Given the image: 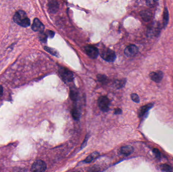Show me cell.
I'll return each mask as SVG.
<instances>
[{
    "instance_id": "6da1fadb",
    "label": "cell",
    "mask_w": 173,
    "mask_h": 172,
    "mask_svg": "<svg viewBox=\"0 0 173 172\" xmlns=\"http://www.w3.org/2000/svg\"><path fill=\"white\" fill-rule=\"evenodd\" d=\"M13 19L16 23L22 27H29L30 25V19L27 17L26 12L23 10H19L16 12Z\"/></svg>"
},
{
    "instance_id": "7a4b0ae2",
    "label": "cell",
    "mask_w": 173,
    "mask_h": 172,
    "mask_svg": "<svg viewBox=\"0 0 173 172\" xmlns=\"http://www.w3.org/2000/svg\"><path fill=\"white\" fill-rule=\"evenodd\" d=\"M161 25L158 22H154L148 28L147 34L149 37L157 36L161 32Z\"/></svg>"
},
{
    "instance_id": "3957f363",
    "label": "cell",
    "mask_w": 173,
    "mask_h": 172,
    "mask_svg": "<svg viewBox=\"0 0 173 172\" xmlns=\"http://www.w3.org/2000/svg\"><path fill=\"white\" fill-rule=\"evenodd\" d=\"M102 58L106 61L112 62L115 61L116 59V55L115 52L111 49H104L101 51L100 54Z\"/></svg>"
},
{
    "instance_id": "277c9868",
    "label": "cell",
    "mask_w": 173,
    "mask_h": 172,
    "mask_svg": "<svg viewBox=\"0 0 173 172\" xmlns=\"http://www.w3.org/2000/svg\"><path fill=\"white\" fill-rule=\"evenodd\" d=\"M60 75L62 78V79L65 82L69 83L73 80V74L70 71L64 67H61L59 70Z\"/></svg>"
},
{
    "instance_id": "5b68a950",
    "label": "cell",
    "mask_w": 173,
    "mask_h": 172,
    "mask_svg": "<svg viewBox=\"0 0 173 172\" xmlns=\"http://www.w3.org/2000/svg\"><path fill=\"white\" fill-rule=\"evenodd\" d=\"M47 169V165L43 160H37L33 164L31 167V171L36 172H45Z\"/></svg>"
},
{
    "instance_id": "8992f818",
    "label": "cell",
    "mask_w": 173,
    "mask_h": 172,
    "mask_svg": "<svg viewBox=\"0 0 173 172\" xmlns=\"http://www.w3.org/2000/svg\"><path fill=\"white\" fill-rule=\"evenodd\" d=\"M110 102L106 96H101L98 99V106L100 110L103 112H108L109 110Z\"/></svg>"
},
{
    "instance_id": "52a82bcc",
    "label": "cell",
    "mask_w": 173,
    "mask_h": 172,
    "mask_svg": "<svg viewBox=\"0 0 173 172\" xmlns=\"http://www.w3.org/2000/svg\"><path fill=\"white\" fill-rule=\"evenodd\" d=\"M138 52V48L135 45H129L125 49V54L128 57H133Z\"/></svg>"
},
{
    "instance_id": "ba28073f",
    "label": "cell",
    "mask_w": 173,
    "mask_h": 172,
    "mask_svg": "<svg viewBox=\"0 0 173 172\" xmlns=\"http://www.w3.org/2000/svg\"><path fill=\"white\" fill-rule=\"evenodd\" d=\"M85 51L86 54L91 58L95 59L98 57L99 55V51L97 48L92 46H86Z\"/></svg>"
},
{
    "instance_id": "9c48e42d",
    "label": "cell",
    "mask_w": 173,
    "mask_h": 172,
    "mask_svg": "<svg viewBox=\"0 0 173 172\" xmlns=\"http://www.w3.org/2000/svg\"><path fill=\"white\" fill-rule=\"evenodd\" d=\"M31 28L34 32H43L45 29V26L39 19L35 18L33 22Z\"/></svg>"
},
{
    "instance_id": "30bf717a",
    "label": "cell",
    "mask_w": 173,
    "mask_h": 172,
    "mask_svg": "<svg viewBox=\"0 0 173 172\" xmlns=\"http://www.w3.org/2000/svg\"><path fill=\"white\" fill-rule=\"evenodd\" d=\"M149 76L152 80L155 83H158L161 81L164 76V74L163 72L161 71H157L156 72H151L150 74H149Z\"/></svg>"
},
{
    "instance_id": "8fae6325",
    "label": "cell",
    "mask_w": 173,
    "mask_h": 172,
    "mask_svg": "<svg viewBox=\"0 0 173 172\" xmlns=\"http://www.w3.org/2000/svg\"><path fill=\"white\" fill-rule=\"evenodd\" d=\"M48 9L51 13H56L59 9V4L56 0H50L48 3Z\"/></svg>"
},
{
    "instance_id": "7c38bea8",
    "label": "cell",
    "mask_w": 173,
    "mask_h": 172,
    "mask_svg": "<svg viewBox=\"0 0 173 172\" xmlns=\"http://www.w3.org/2000/svg\"><path fill=\"white\" fill-rule=\"evenodd\" d=\"M140 16L142 17V19L146 22L150 21L152 18V13L150 11L143 10L140 12Z\"/></svg>"
},
{
    "instance_id": "4fadbf2b",
    "label": "cell",
    "mask_w": 173,
    "mask_h": 172,
    "mask_svg": "<svg viewBox=\"0 0 173 172\" xmlns=\"http://www.w3.org/2000/svg\"><path fill=\"white\" fill-rule=\"evenodd\" d=\"M133 151H134V148L130 145H127L122 147L121 150V153L125 156H129L133 153Z\"/></svg>"
},
{
    "instance_id": "5bb4252c",
    "label": "cell",
    "mask_w": 173,
    "mask_h": 172,
    "mask_svg": "<svg viewBox=\"0 0 173 172\" xmlns=\"http://www.w3.org/2000/svg\"><path fill=\"white\" fill-rule=\"evenodd\" d=\"M152 106H153L152 104H148V105H146V106L141 107L139 111V117H141L143 116L152 107Z\"/></svg>"
},
{
    "instance_id": "9a60e30c",
    "label": "cell",
    "mask_w": 173,
    "mask_h": 172,
    "mask_svg": "<svg viewBox=\"0 0 173 172\" xmlns=\"http://www.w3.org/2000/svg\"><path fill=\"white\" fill-rule=\"evenodd\" d=\"M164 17H163V24H164V27L165 28L167 25L169 20V12L167 8H164Z\"/></svg>"
},
{
    "instance_id": "2e32d148",
    "label": "cell",
    "mask_w": 173,
    "mask_h": 172,
    "mask_svg": "<svg viewBox=\"0 0 173 172\" xmlns=\"http://www.w3.org/2000/svg\"><path fill=\"white\" fill-rule=\"evenodd\" d=\"M99 153H93V154L89 156V157L86 159L84 162H85V163H89L90 162H92L94 159H95L96 157H97Z\"/></svg>"
},
{
    "instance_id": "e0dca14e",
    "label": "cell",
    "mask_w": 173,
    "mask_h": 172,
    "mask_svg": "<svg viewBox=\"0 0 173 172\" xmlns=\"http://www.w3.org/2000/svg\"><path fill=\"white\" fill-rule=\"evenodd\" d=\"M72 115L75 120H79L80 117V113L77 109L74 108L72 111Z\"/></svg>"
},
{
    "instance_id": "ac0fdd59",
    "label": "cell",
    "mask_w": 173,
    "mask_h": 172,
    "mask_svg": "<svg viewBox=\"0 0 173 172\" xmlns=\"http://www.w3.org/2000/svg\"><path fill=\"white\" fill-rule=\"evenodd\" d=\"M161 170L164 172H171L173 171L172 167L166 164H164L161 166Z\"/></svg>"
},
{
    "instance_id": "d6986e66",
    "label": "cell",
    "mask_w": 173,
    "mask_h": 172,
    "mask_svg": "<svg viewBox=\"0 0 173 172\" xmlns=\"http://www.w3.org/2000/svg\"><path fill=\"white\" fill-rule=\"evenodd\" d=\"M158 0H146V4L149 7H154L157 5Z\"/></svg>"
},
{
    "instance_id": "ffe728a7",
    "label": "cell",
    "mask_w": 173,
    "mask_h": 172,
    "mask_svg": "<svg viewBox=\"0 0 173 172\" xmlns=\"http://www.w3.org/2000/svg\"><path fill=\"white\" fill-rule=\"evenodd\" d=\"M47 35L46 33H44L43 32H40L39 35V38L41 41L43 42H46L47 40Z\"/></svg>"
},
{
    "instance_id": "44dd1931",
    "label": "cell",
    "mask_w": 173,
    "mask_h": 172,
    "mask_svg": "<svg viewBox=\"0 0 173 172\" xmlns=\"http://www.w3.org/2000/svg\"><path fill=\"white\" fill-rule=\"evenodd\" d=\"M45 49L53 55L58 57V53L55 49H52V48H48V47H45Z\"/></svg>"
},
{
    "instance_id": "7402d4cb",
    "label": "cell",
    "mask_w": 173,
    "mask_h": 172,
    "mask_svg": "<svg viewBox=\"0 0 173 172\" xmlns=\"http://www.w3.org/2000/svg\"><path fill=\"white\" fill-rule=\"evenodd\" d=\"M70 97L72 100H76L78 97V93L75 89L70 90Z\"/></svg>"
},
{
    "instance_id": "603a6c76",
    "label": "cell",
    "mask_w": 173,
    "mask_h": 172,
    "mask_svg": "<svg viewBox=\"0 0 173 172\" xmlns=\"http://www.w3.org/2000/svg\"><path fill=\"white\" fill-rule=\"evenodd\" d=\"M97 77H98L99 81H100L101 83H107L108 78L105 75L100 74L97 76Z\"/></svg>"
},
{
    "instance_id": "cb8c5ba5",
    "label": "cell",
    "mask_w": 173,
    "mask_h": 172,
    "mask_svg": "<svg viewBox=\"0 0 173 172\" xmlns=\"http://www.w3.org/2000/svg\"><path fill=\"white\" fill-rule=\"evenodd\" d=\"M131 98L132 100L134 102H135L136 103H139L140 102V99H139V96L136 93H133L131 94Z\"/></svg>"
},
{
    "instance_id": "d4e9b609",
    "label": "cell",
    "mask_w": 173,
    "mask_h": 172,
    "mask_svg": "<svg viewBox=\"0 0 173 172\" xmlns=\"http://www.w3.org/2000/svg\"><path fill=\"white\" fill-rule=\"evenodd\" d=\"M125 80H119L117 81L116 83V86L118 87V88H121L125 86Z\"/></svg>"
},
{
    "instance_id": "484cf974",
    "label": "cell",
    "mask_w": 173,
    "mask_h": 172,
    "mask_svg": "<svg viewBox=\"0 0 173 172\" xmlns=\"http://www.w3.org/2000/svg\"><path fill=\"white\" fill-rule=\"evenodd\" d=\"M153 152L156 156V157H157V158H160L161 157V153H160L159 150H157V148H154L153 150Z\"/></svg>"
},
{
    "instance_id": "4316f807",
    "label": "cell",
    "mask_w": 173,
    "mask_h": 172,
    "mask_svg": "<svg viewBox=\"0 0 173 172\" xmlns=\"http://www.w3.org/2000/svg\"><path fill=\"white\" fill-rule=\"evenodd\" d=\"M46 34L47 35V36H49L51 38H53V36L55 35V33H54V32L51 31V30H49L47 31Z\"/></svg>"
},
{
    "instance_id": "83f0119b",
    "label": "cell",
    "mask_w": 173,
    "mask_h": 172,
    "mask_svg": "<svg viewBox=\"0 0 173 172\" xmlns=\"http://www.w3.org/2000/svg\"><path fill=\"white\" fill-rule=\"evenodd\" d=\"M122 113V110L120 109H119V108L116 109L115 110V114H116V115L121 114Z\"/></svg>"
},
{
    "instance_id": "f1b7e54d",
    "label": "cell",
    "mask_w": 173,
    "mask_h": 172,
    "mask_svg": "<svg viewBox=\"0 0 173 172\" xmlns=\"http://www.w3.org/2000/svg\"><path fill=\"white\" fill-rule=\"evenodd\" d=\"M3 88L1 86H0V99L3 96Z\"/></svg>"
}]
</instances>
